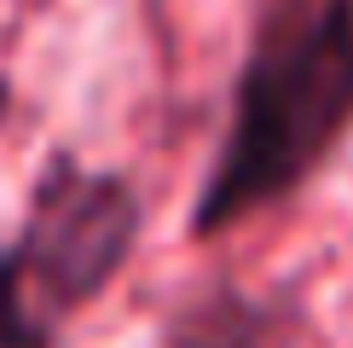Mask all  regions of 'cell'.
Segmentation results:
<instances>
[{"label":"cell","mask_w":353,"mask_h":348,"mask_svg":"<svg viewBox=\"0 0 353 348\" xmlns=\"http://www.w3.org/2000/svg\"><path fill=\"white\" fill-rule=\"evenodd\" d=\"M353 139V0H301L249 41L226 128L191 197V238L278 209Z\"/></svg>","instance_id":"1"},{"label":"cell","mask_w":353,"mask_h":348,"mask_svg":"<svg viewBox=\"0 0 353 348\" xmlns=\"http://www.w3.org/2000/svg\"><path fill=\"white\" fill-rule=\"evenodd\" d=\"M145 197L122 168L52 151L0 250V348H58L139 250Z\"/></svg>","instance_id":"2"},{"label":"cell","mask_w":353,"mask_h":348,"mask_svg":"<svg viewBox=\"0 0 353 348\" xmlns=\"http://www.w3.org/2000/svg\"><path fill=\"white\" fill-rule=\"evenodd\" d=\"M301 308L284 290H249L232 279L191 284L163 319L157 348H296Z\"/></svg>","instance_id":"3"},{"label":"cell","mask_w":353,"mask_h":348,"mask_svg":"<svg viewBox=\"0 0 353 348\" xmlns=\"http://www.w3.org/2000/svg\"><path fill=\"white\" fill-rule=\"evenodd\" d=\"M6 122H12V81L0 76V128H6Z\"/></svg>","instance_id":"4"}]
</instances>
